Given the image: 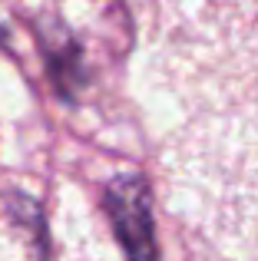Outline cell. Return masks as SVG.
Listing matches in <instances>:
<instances>
[]
</instances>
